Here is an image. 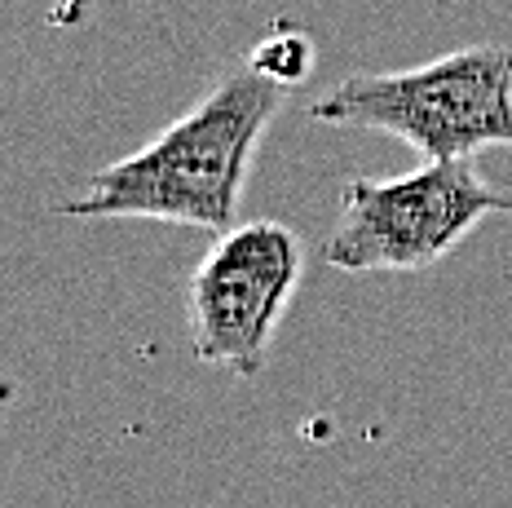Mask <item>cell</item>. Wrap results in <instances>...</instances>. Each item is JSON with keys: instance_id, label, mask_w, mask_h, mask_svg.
Masks as SVG:
<instances>
[{"instance_id": "6da1fadb", "label": "cell", "mask_w": 512, "mask_h": 508, "mask_svg": "<svg viewBox=\"0 0 512 508\" xmlns=\"http://www.w3.org/2000/svg\"><path fill=\"white\" fill-rule=\"evenodd\" d=\"M287 98L279 80L252 62L230 67L186 115L159 129L133 155L93 173L89 190L58 213L168 221L221 235L239 221L261 137Z\"/></svg>"}, {"instance_id": "7a4b0ae2", "label": "cell", "mask_w": 512, "mask_h": 508, "mask_svg": "<svg viewBox=\"0 0 512 508\" xmlns=\"http://www.w3.org/2000/svg\"><path fill=\"white\" fill-rule=\"evenodd\" d=\"M309 115L336 129L389 133L420 160L512 151V49L468 45L407 71L345 76Z\"/></svg>"}, {"instance_id": "3957f363", "label": "cell", "mask_w": 512, "mask_h": 508, "mask_svg": "<svg viewBox=\"0 0 512 508\" xmlns=\"http://www.w3.org/2000/svg\"><path fill=\"white\" fill-rule=\"evenodd\" d=\"M512 195L486 186L473 160H420L402 177H349L323 261L345 274H420L451 257Z\"/></svg>"}, {"instance_id": "277c9868", "label": "cell", "mask_w": 512, "mask_h": 508, "mask_svg": "<svg viewBox=\"0 0 512 508\" xmlns=\"http://www.w3.org/2000/svg\"><path fill=\"white\" fill-rule=\"evenodd\" d=\"M305 274V243L283 221H234L190 270L186 310L195 358L252 380Z\"/></svg>"}, {"instance_id": "5b68a950", "label": "cell", "mask_w": 512, "mask_h": 508, "mask_svg": "<svg viewBox=\"0 0 512 508\" xmlns=\"http://www.w3.org/2000/svg\"><path fill=\"white\" fill-rule=\"evenodd\" d=\"M248 62L256 71H265L270 80H279L283 89H292V84H301L309 76V62H314V45H309V36L301 31H274V36H265L261 45L248 54Z\"/></svg>"}]
</instances>
